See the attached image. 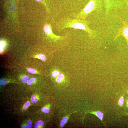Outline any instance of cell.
<instances>
[{"instance_id":"6da1fadb","label":"cell","mask_w":128,"mask_h":128,"mask_svg":"<svg viewBox=\"0 0 128 128\" xmlns=\"http://www.w3.org/2000/svg\"><path fill=\"white\" fill-rule=\"evenodd\" d=\"M90 24L89 21L85 19L76 18L72 19L69 17H63L56 21L55 27L59 32L69 28L83 30L87 33L89 38L93 39L96 37L97 32L89 28Z\"/></svg>"},{"instance_id":"7a4b0ae2","label":"cell","mask_w":128,"mask_h":128,"mask_svg":"<svg viewBox=\"0 0 128 128\" xmlns=\"http://www.w3.org/2000/svg\"><path fill=\"white\" fill-rule=\"evenodd\" d=\"M43 30L47 38L53 44L55 51L62 50L69 44L71 37L69 32L63 36L55 35L53 32L51 25L49 23L44 25Z\"/></svg>"},{"instance_id":"3957f363","label":"cell","mask_w":128,"mask_h":128,"mask_svg":"<svg viewBox=\"0 0 128 128\" xmlns=\"http://www.w3.org/2000/svg\"><path fill=\"white\" fill-rule=\"evenodd\" d=\"M45 65L41 60L38 59L23 58L18 66L32 75L46 76L47 75L48 73L44 67Z\"/></svg>"},{"instance_id":"277c9868","label":"cell","mask_w":128,"mask_h":128,"mask_svg":"<svg viewBox=\"0 0 128 128\" xmlns=\"http://www.w3.org/2000/svg\"><path fill=\"white\" fill-rule=\"evenodd\" d=\"M55 52L46 48H29L26 51L23 58H37L41 60L45 65H47L51 63Z\"/></svg>"},{"instance_id":"5b68a950","label":"cell","mask_w":128,"mask_h":128,"mask_svg":"<svg viewBox=\"0 0 128 128\" xmlns=\"http://www.w3.org/2000/svg\"><path fill=\"white\" fill-rule=\"evenodd\" d=\"M104 2L103 0H90L80 12L73 14V16L74 18L85 19L88 14L92 11L102 13L103 9Z\"/></svg>"},{"instance_id":"8992f818","label":"cell","mask_w":128,"mask_h":128,"mask_svg":"<svg viewBox=\"0 0 128 128\" xmlns=\"http://www.w3.org/2000/svg\"><path fill=\"white\" fill-rule=\"evenodd\" d=\"M42 76L33 75L27 81L23 88L25 91L27 92H39L43 84Z\"/></svg>"},{"instance_id":"52a82bcc","label":"cell","mask_w":128,"mask_h":128,"mask_svg":"<svg viewBox=\"0 0 128 128\" xmlns=\"http://www.w3.org/2000/svg\"><path fill=\"white\" fill-rule=\"evenodd\" d=\"M13 73V75L17 78L19 85L23 88L27 81L33 75L29 73L24 69L19 66L14 69Z\"/></svg>"},{"instance_id":"ba28073f","label":"cell","mask_w":128,"mask_h":128,"mask_svg":"<svg viewBox=\"0 0 128 128\" xmlns=\"http://www.w3.org/2000/svg\"><path fill=\"white\" fill-rule=\"evenodd\" d=\"M121 0H104L105 8V14H107L112 10L121 8L122 3L117 1Z\"/></svg>"},{"instance_id":"9c48e42d","label":"cell","mask_w":128,"mask_h":128,"mask_svg":"<svg viewBox=\"0 0 128 128\" xmlns=\"http://www.w3.org/2000/svg\"><path fill=\"white\" fill-rule=\"evenodd\" d=\"M123 25L118 30L117 35L113 41L120 36H123L125 38L128 46V23L125 21L121 20Z\"/></svg>"},{"instance_id":"30bf717a","label":"cell","mask_w":128,"mask_h":128,"mask_svg":"<svg viewBox=\"0 0 128 128\" xmlns=\"http://www.w3.org/2000/svg\"><path fill=\"white\" fill-rule=\"evenodd\" d=\"M9 83L19 84L17 78L14 75H7L0 78V89Z\"/></svg>"},{"instance_id":"8fae6325","label":"cell","mask_w":128,"mask_h":128,"mask_svg":"<svg viewBox=\"0 0 128 128\" xmlns=\"http://www.w3.org/2000/svg\"><path fill=\"white\" fill-rule=\"evenodd\" d=\"M30 98L27 97L23 99L22 103L18 106L17 110L21 115H23L27 112L29 107L31 106Z\"/></svg>"},{"instance_id":"7c38bea8","label":"cell","mask_w":128,"mask_h":128,"mask_svg":"<svg viewBox=\"0 0 128 128\" xmlns=\"http://www.w3.org/2000/svg\"><path fill=\"white\" fill-rule=\"evenodd\" d=\"M42 96L39 92L32 93L30 99L32 105L37 106L41 104Z\"/></svg>"},{"instance_id":"4fadbf2b","label":"cell","mask_w":128,"mask_h":128,"mask_svg":"<svg viewBox=\"0 0 128 128\" xmlns=\"http://www.w3.org/2000/svg\"><path fill=\"white\" fill-rule=\"evenodd\" d=\"M49 70V75L53 81L62 71L60 68L54 65L51 67Z\"/></svg>"},{"instance_id":"5bb4252c","label":"cell","mask_w":128,"mask_h":128,"mask_svg":"<svg viewBox=\"0 0 128 128\" xmlns=\"http://www.w3.org/2000/svg\"><path fill=\"white\" fill-rule=\"evenodd\" d=\"M36 117H32L29 118L24 120L20 124V127L21 128H32L35 120Z\"/></svg>"},{"instance_id":"9a60e30c","label":"cell","mask_w":128,"mask_h":128,"mask_svg":"<svg viewBox=\"0 0 128 128\" xmlns=\"http://www.w3.org/2000/svg\"><path fill=\"white\" fill-rule=\"evenodd\" d=\"M67 79L66 75L62 71L53 81L57 84L61 85L65 82Z\"/></svg>"},{"instance_id":"2e32d148","label":"cell","mask_w":128,"mask_h":128,"mask_svg":"<svg viewBox=\"0 0 128 128\" xmlns=\"http://www.w3.org/2000/svg\"><path fill=\"white\" fill-rule=\"evenodd\" d=\"M51 106V104L50 103H48L44 105L41 109L40 110H37L36 112V113L41 112L45 114L49 113L50 112Z\"/></svg>"},{"instance_id":"e0dca14e","label":"cell","mask_w":128,"mask_h":128,"mask_svg":"<svg viewBox=\"0 0 128 128\" xmlns=\"http://www.w3.org/2000/svg\"><path fill=\"white\" fill-rule=\"evenodd\" d=\"M45 123L42 119L36 117L35 120L33 125L34 128H42L44 127Z\"/></svg>"},{"instance_id":"ac0fdd59","label":"cell","mask_w":128,"mask_h":128,"mask_svg":"<svg viewBox=\"0 0 128 128\" xmlns=\"http://www.w3.org/2000/svg\"><path fill=\"white\" fill-rule=\"evenodd\" d=\"M88 113H90L94 114L95 116H97L102 122H103V114L102 112L99 111L87 112L85 113V114L83 117H84L85 114Z\"/></svg>"},{"instance_id":"d6986e66","label":"cell","mask_w":128,"mask_h":128,"mask_svg":"<svg viewBox=\"0 0 128 128\" xmlns=\"http://www.w3.org/2000/svg\"><path fill=\"white\" fill-rule=\"evenodd\" d=\"M7 46V43L6 41L4 40L0 41V54H2L6 50Z\"/></svg>"},{"instance_id":"ffe728a7","label":"cell","mask_w":128,"mask_h":128,"mask_svg":"<svg viewBox=\"0 0 128 128\" xmlns=\"http://www.w3.org/2000/svg\"><path fill=\"white\" fill-rule=\"evenodd\" d=\"M75 112H74L72 113H71L68 116H66L64 117L61 119L60 124V126L61 127H63L66 124L67 122V121L70 115L71 114Z\"/></svg>"},{"instance_id":"44dd1931","label":"cell","mask_w":128,"mask_h":128,"mask_svg":"<svg viewBox=\"0 0 128 128\" xmlns=\"http://www.w3.org/2000/svg\"><path fill=\"white\" fill-rule=\"evenodd\" d=\"M124 101V98L123 97H121L118 102V104L119 106H122L123 104Z\"/></svg>"},{"instance_id":"7402d4cb","label":"cell","mask_w":128,"mask_h":128,"mask_svg":"<svg viewBox=\"0 0 128 128\" xmlns=\"http://www.w3.org/2000/svg\"><path fill=\"white\" fill-rule=\"evenodd\" d=\"M124 0L125 2V3L128 7V1L127 0Z\"/></svg>"},{"instance_id":"603a6c76","label":"cell","mask_w":128,"mask_h":128,"mask_svg":"<svg viewBox=\"0 0 128 128\" xmlns=\"http://www.w3.org/2000/svg\"><path fill=\"white\" fill-rule=\"evenodd\" d=\"M126 103L128 106V99L126 101Z\"/></svg>"},{"instance_id":"cb8c5ba5","label":"cell","mask_w":128,"mask_h":128,"mask_svg":"<svg viewBox=\"0 0 128 128\" xmlns=\"http://www.w3.org/2000/svg\"><path fill=\"white\" fill-rule=\"evenodd\" d=\"M35 0L37 1H40L41 0Z\"/></svg>"},{"instance_id":"d4e9b609","label":"cell","mask_w":128,"mask_h":128,"mask_svg":"<svg viewBox=\"0 0 128 128\" xmlns=\"http://www.w3.org/2000/svg\"></svg>"}]
</instances>
